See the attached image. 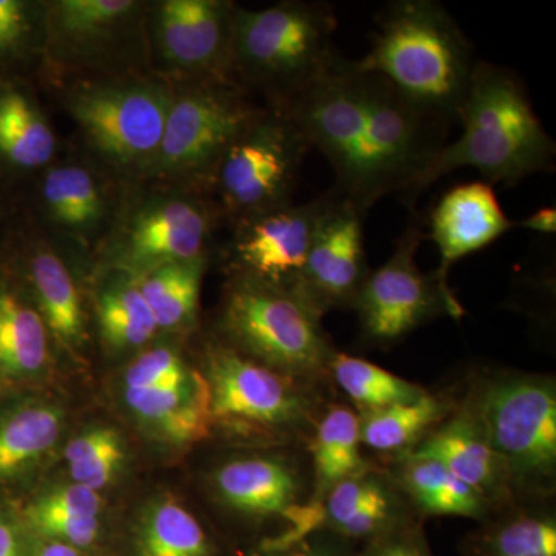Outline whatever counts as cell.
<instances>
[{"label":"cell","mask_w":556,"mask_h":556,"mask_svg":"<svg viewBox=\"0 0 556 556\" xmlns=\"http://www.w3.org/2000/svg\"><path fill=\"white\" fill-rule=\"evenodd\" d=\"M101 340L113 353L138 350L155 338V318L139 291L137 278L110 268L94 299Z\"/></svg>","instance_id":"cell-26"},{"label":"cell","mask_w":556,"mask_h":556,"mask_svg":"<svg viewBox=\"0 0 556 556\" xmlns=\"http://www.w3.org/2000/svg\"><path fill=\"white\" fill-rule=\"evenodd\" d=\"M33 305L47 331L72 356H78L87 342L86 313L75 278L56 252L35 249L28 263Z\"/></svg>","instance_id":"cell-23"},{"label":"cell","mask_w":556,"mask_h":556,"mask_svg":"<svg viewBox=\"0 0 556 556\" xmlns=\"http://www.w3.org/2000/svg\"><path fill=\"white\" fill-rule=\"evenodd\" d=\"M215 495L230 510L251 518H289L302 504L298 468L280 456L236 457L212 475Z\"/></svg>","instance_id":"cell-19"},{"label":"cell","mask_w":556,"mask_h":556,"mask_svg":"<svg viewBox=\"0 0 556 556\" xmlns=\"http://www.w3.org/2000/svg\"><path fill=\"white\" fill-rule=\"evenodd\" d=\"M354 68L387 79L434 119L459 123L477 70L470 42L437 0H393L376 16L371 49Z\"/></svg>","instance_id":"cell-2"},{"label":"cell","mask_w":556,"mask_h":556,"mask_svg":"<svg viewBox=\"0 0 556 556\" xmlns=\"http://www.w3.org/2000/svg\"><path fill=\"white\" fill-rule=\"evenodd\" d=\"M361 447L358 416L343 407L329 409L314 437L316 495L311 503L321 500L329 489L343 479L365 471L367 464L362 459Z\"/></svg>","instance_id":"cell-32"},{"label":"cell","mask_w":556,"mask_h":556,"mask_svg":"<svg viewBox=\"0 0 556 556\" xmlns=\"http://www.w3.org/2000/svg\"><path fill=\"white\" fill-rule=\"evenodd\" d=\"M522 229L533 230V232L544 233V236H554L556 232V211L555 207H543L533 212L518 225Z\"/></svg>","instance_id":"cell-42"},{"label":"cell","mask_w":556,"mask_h":556,"mask_svg":"<svg viewBox=\"0 0 556 556\" xmlns=\"http://www.w3.org/2000/svg\"><path fill=\"white\" fill-rule=\"evenodd\" d=\"M31 556H83V554L78 548L68 546V544L43 540Z\"/></svg>","instance_id":"cell-44"},{"label":"cell","mask_w":556,"mask_h":556,"mask_svg":"<svg viewBox=\"0 0 556 556\" xmlns=\"http://www.w3.org/2000/svg\"><path fill=\"white\" fill-rule=\"evenodd\" d=\"M35 9L22 0H0V58L20 56L30 46Z\"/></svg>","instance_id":"cell-38"},{"label":"cell","mask_w":556,"mask_h":556,"mask_svg":"<svg viewBox=\"0 0 556 556\" xmlns=\"http://www.w3.org/2000/svg\"><path fill=\"white\" fill-rule=\"evenodd\" d=\"M131 556H214L199 519L169 496L152 501L135 521Z\"/></svg>","instance_id":"cell-28"},{"label":"cell","mask_w":556,"mask_h":556,"mask_svg":"<svg viewBox=\"0 0 556 556\" xmlns=\"http://www.w3.org/2000/svg\"><path fill=\"white\" fill-rule=\"evenodd\" d=\"M236 9V3L223 0L160 2L150 17V43L161 64L190 80L236 83L232 76Z\"/></svg>","instance_id":"cell-13"},{"label":"cell","mask_w":556,"mask_h":556,"mask_svg":"<svg viewBox=\"0 0 556 556\" xmlns=\"http://www.w3.org/2000/svg\"><path fill=\"white\" fill-rule=\"evenodd\" d=\"M444 405L430 394L408 404L368 409L358 417L362 445L391 453L412 447L444 417Z\"/></svg>","instance_id":"cell-33"},{"label":"cell","mask_w":556,"mask_h":556,"mask_svg":"<svg viewBox=\"0 0 556 556\" xmlns=\"http://www.w3.org/2000/svg\"><path fill=\"white\" fill-rule=\"evenodd\" d=\"M364 215L332 189L331 200L314 233L305 268L292 288L320 314L354 303L367 280Z\"/></svg>","instance_id":"cell-15"},{"label":"cell","mask_w":556,"mask_h":556,"mask_svg":"<svg viewBox=\"0 0 556 556\" xmlns=\"http://www.w3.org/2000/svg\"><path fill=\"white\" fill-rule=\"evenodd\" d=\"M192 369L170 346L149 348L134 358L123 378V390L174 387L185 382Z\"/></svg>","instance_id":"cell-37"},{"label":"cell","mask_w":556,"mask_h":556,"mask_svg":"<svg viewBox=\"0 0 556 556\" xmlns=\"http://www.w3.org/2000/svg\"><path fill=\"white\" fill-rule=\"evenodd\" d=\"M174 91L149 78L84 80L65 105L91 149L124 172H149Z\"/></svg>","instance_id":"cell-5"},{"label":"cell","mask_w":556,"mask_h":556,"mask_svg":"<svg viewBox=\"0 0 556 556\" xmlns=\"http://www.w3.org/2000/svg\"><path fill=\"white\" fill-rule=\"evenodd\" d=\"M320 316L295 289L248 276L230 287L222 329L233 350L289 376H316L332 357Z\"/></svg>","instance_id":"cell-4"},{"label":"cell","mask_w":556,"mask_h":556,"mask_svg":"<svg viewBox=\"0 0 556 556\" xmlns=\"http://www.w3.org/2000/svg\"><path fill=\"white\" fill-rule=\"evenodd\" d=\"M331 197L332 190L305 204L289 203L241 219L232 254L243 276L294 288Z\"/></svg>","instance_id":"cell-16"},{"label":"cell","mask_w":556,"mask_h":556,"mask_svg":"<svg viewBox=\"0 0 556 556\" xmlns=\"http://www.w3.org/2000/svg\"><path fill=\"white\" fill-rule=\"evenodd\" d=\"M20 526L10 515L0 511V556H24Z\"/></svg>","instance_id":"cell-40"},{"label":"cell","mask_w":556,"mask_h":556,"mask_svg":"<svg viewBox=\"0 0 556 556\" xmlns=\"http://www.w3.org/2000/svg\"><path fill=\"white\" fill-rule=\"evenodd\" d=\"M142 3L135 0H58L46 10L51 58L68 67L112 62L139 38Z\"/></svg>","instance_id":"cell-17"},{"label":"cell","mask_w":556,"mask_h":556,"mask_svg":"<svg viewBox=\"0 0 556 556\" xmlns=\"http://www.w3.org/2000/svg\"><path fill=\"white\" fill-rule=\"evenodd\" d=\"M311 146L285 113L263 109L230 144L212 185L237 222L287 206Z\"/></svg>","instance_id":"cell-9"},{"label":"cell","mask_w":556,"mask_h":556,"mask_svg":"<svg viewBox=\"0 0 556 556\" xmlns=\"http://www.w3.org/2000/svg\"><path fill=\"white\" fill-rule=\"evenodd\" d=\"M396 532L369 541L364 554L357 556H396Z\"/></svg>","instance_id":"cell-43"},{"label":"cell","mask_w":556,"mask_h":556,"mask_svg":"<svg viewBox=\"0 0 556 556\" xmlns=\"http://www.w3.org/2000/svg\"><path fill=\"white\" fill-rule=\"evenodd\" d=\"M49 331L33 303L0 283V378L28 382L49 365Z\"/></svg>","instance_id":"cell-24"},{"label":"cell","mask_w":556,"mask_h":556,"mask_svg":"<svg viewBox=\"0 0 556 556\" xmlns=\"http://www.w3.org/2000/svg\"><path fill=\"white\" fill-rule=\"evenodd\" d=\"M358 75L365 138L357 207L365 214L388 193H401L426 169L447 144L450 126L415 108L387 79L371 73Z\"/></svg>","instance_id":"cell-7"},{"label":"cell","mask_w":556,"mask_h":556,"mask_svg":"<svg viewBox=\"0 0 556 556\" xmlns=\"http://www.w3.org/2000/svg\"><path fill=\"white\" fill-rule=\"evenodd\" d=\"M53 127L30 94L0 87V159L22 170L46 167L56 153Z\"/></svg>","instance_id":"cell-27"},{"label":"cell","mask_w":556,"mask_h":556,"mask_svg":"<svg viewBox=\"0 0 556 556\" xmlns=\"http://www.w3.org/2000/svg\"><path fill=\"white\" fill-rule=\"evenodd\" d=\"M64 412L53 402L20 399L0 407V490L21 484L60 442Z\"/></svg>","instance_id":"cell-21"},{"label":"cell","mask_w":556,"mask_h":556,"mask_svg":"<svg viewBox=\"0 0 556 556\" xmlns=\"http://www.w3.org/2000/svg\"><path fill=\"white\" fill-rule=\"evenodd\" d=\"M470 412L503 463L510 489L551 485L556 470V390L552 380L501 376L482 388Z\"/></svg>","instance_id":"cell-6"},{"label":"cell","mask_w":556,"mask_h":556,"mask_svg":"<svg viewBox=\"0 0 556 556\" xmlns=\"http://www.w3.org/2000/svg\"><path fill=\"white\" fill-rule=\"evenodd\" d=\"M412 455L437 459L485 503L501 500L511 490L503 463L470 409L431 431Z\"/></svg>","instance_id":"cell-20"},{"label":"cell","mask_w":556,"mask_h":556,"mask_svg":"<svg viewBox=\"0 0 556 556\" xmlns=\"http://www.w3.org/2000/svg\"><path fill=\"white\" fill-rule=\"evenodd\" d=\"M515 228L486 181L466 182L450 189L438 201L430 217V239L441 254L437 276L447 285L455 263L475 254Z\"/></svg>","instance_id":"cell-18"},{"label":"cell","mask_w":556,"mask_h":556,"mask_svg":"<svg viewBox=\"0 0 556 556\" xmlns=\"http://www.w3.org/2000/svg\"><path fill=\"white\" fill-rule=\"evenodd\" d=\"M214 214L192 197H156L131 212L112 241V269L138 277L166 263L206 258Z\"/></svg>","instance_id":"cell-14"},{"label":"cell","mask_w":556,"mask_h":556,"mask_svg":"<svg viewBox=\"0 0 556 556\" xmlns=\"http://www.w3.org/2000/svg\"><path fill=\"white\" fill-rule=\"evenodd\" d=\"M123 396L131 415L164 441L193 444L214 428L207 380L195 369L178 386L123 390Z\"/></svg>","instance_id":"cell-22"},{"label":"cell","mask_w":556,"mask_h":556,"mask_svg":"<svg viewBox=\"0 0 556 556\" xmlns=\"http://www.w3.org/2000/svg\"><path fill=\"white\" fill-rule=\"evenodd\" d=\"M281 113L298 126L311 148L324 153L336 174V192L357 207L364 172L365 104L353 62L339 56L327 75Z\"/></svg>","instance_id":"cell-11"},{"label":"cell","mask_w":556,"mask_h":556,"mask_svg":"<svg viewBox=\"0 0 556 556\" xmlns=\"http://www.w3.org/2000/svg\"><path fill=\"white\" fill-rule=\"evenodd\" d=\"M101 504L100 493L72 482L36 497L25 507L22 517L42 540L84 551L100 540Z\"/></svg>","instance_id":"cell-25"},{"label":"cell","mask_w":556,"mask_h":556,"mask_svg":"<svg viewBox=\"0 0 556 556\" xmlns=\"http://www.w3.org/2000/svg\"><path fill=\"white\" fill-rule=\"evenodd\" d=\"M329 368L343 393L356 402L362 412L408 404L427 394V391L415 383L364 358L332 354Z\"/></svg>","instance_id":"cell-34"},{"label":"cell","mask_w":556,"mask_h":556,"mask_svg":"<svg viewBox=\"0 0 556 556\" xmlns=\"http://www.w3.org/2000/svg\"><path fill=\"white\" fill-rule=\"evenodd\" d=\"M266 556H356L351 554L346 544L340 541L329 540L325 536L311 535L280 551H268Z\"/></svg>","instance_id":"cell-39"},{"label":"cell","mask_w":556,"mask_h":556,"mask_svg":"<svg viewBox=\"0 0 556 556\" xmlns=\"http://www.w3.org/2000/svg\"><path fill=\"white\" fill-rule=\"evenodd\" d=\"M338 17L327 2L287 0L262 10L237 7L232 76L243 90H258L268 109L285 110L338 61L332 38Z\"/></svg>","instance_id":"cell-3"},{"label":"cell","mask_w":556,"mask_h":556,"mask_svg":"<svg viewBox=\"0 0 556 556\" xmlns=\"http://www.w3.org/2000/svg\"><path fill=\"white\" fill-rule=\"evenodd\" d=\"M214 426L243 437H276L302 426L308 401L289 376L230 346H212L203 372Z\"/></svg>","instance_id":"cell-10"},{"label":"cell","mask_w":556,"mask_h":556,"mask_svg":"<svg viewBox=\"0 0 556 556\" xmlns=\"http://www.w3.org/2000/svg\"><path fill=\"white\" fill-rule=\"evenodd\" d=\"M42 201L51 222L76 237L94 232L108 215L100 182L79 164L50 167L43 177Z\"/></svg>","instance_id":"cell-29"},{"label":"cell","mask_w":556,"mask_h":556,"mask_svg":"<svg viewBox=\"0 0 556 556\" xmlns=\"http://www.w3.org/2000/svg\"><path fill=\"white\" fill-rule=\"evenodd\" d=\"M396 556H433L427 546V541L415 530L396 533Z\"/></svg>","instance_id":"cell-41"},{"label":"cell","mask_w":556,"mask_h":556,"mask_svg":"<svg viewBox=\"0 0 556 556\" xmlns=\"http://www.w3.org/2000/svg\"><path fill=\"white\" fill-rule=\"evenodd\" d=\"M263 109L226 80H190L172 97L159 153L148 174L212 182L230 144Z\"/></svg>","instance_id":"cell-8"},{"label":"cell","mask_w":556,"mask_h":556,"mask_svg":"<svg viewBox=\"0 0 556 556\" xmlns=\"http://www.w3.org/2000/svg\"><path fill=\"white\" fill-rule=\"evenodd\" d=\"M126 448L118 431L93 427L73 438L65 448V463L75 484L100 492L118 475Z\"/></svg>","instance_id":"cell-36"},{"label":"cell","mask_w":556,"mask_h":556,"mask_svg":"<svg viewBox=\"0 0 556 556\" xmlns=\"http://www.w3.org/2000/svg\"><path fill=\"white\" fill-rule=\"evenodd\" d=\"M426 239L419 223L408 226L394 244L393 254L362 285L354 308L362 331L376 343H391L426 324L441 311L459 316L460 308L448 285L437 274L427 277L416 262L417 249Z\"/></svg>","instance_id":"cell-12"},{"label":"cell","mask_w":556,"mask_h":556,"mask_svg":"<svg viewBox=\"0 0 556 556\" xmlns=\"http://www.w3.org/2000/svg\"><path fill=\"white\" fill-rule=\"evenodd\" d=\"M470 556H556V522L522 514L503 519L468 543Z\"/></svg>","instance_id":"cell-35"},{"label":"cell","mask_w":556,"mask_h":556,"mask_svg":"<svg viewBox=\"0 0 556 556\" xmlns=\"http://www.w3.org/2000/svg\"><path fill=\"white\" fill-rule=\"evenodd\" d=\"M463 134L439 150L399 195L412 206L438 179L464 167L489 185L515 186L554 170L556 148L532 108L525 84L511 70L479 61L464 102Z\"/></svg>","instance_id":"cell-1"},{"label":"cell","mask_w":556,"mask_h":556,"mask_svg":"<svg viewBox=\"0 0 556 556\" xmlns=\"http://www.w3.org/2000/svg\"><path fill=\"white\" fill-rule=\"evenodd\" d=\"M206 258L166 263L137 278L159 331L189 328L199 311Z\"/></svg>","instance_id":"cell-30"},{"label":"cell","mask_w":556,"mask_h":556,"mask_svg":"<svg viewBox=\"0 0 556 556\" xmlns=\"http://www.w3.org/2000/svg\"><path fill=\"white\" fill-rule=\"evenodd\" d=\"M401 482L424 514L463 518L484 514L485 501L431 457L408 453L401 464Z\"/></svg>","instance_id":"cell-31"}]
</instances>
